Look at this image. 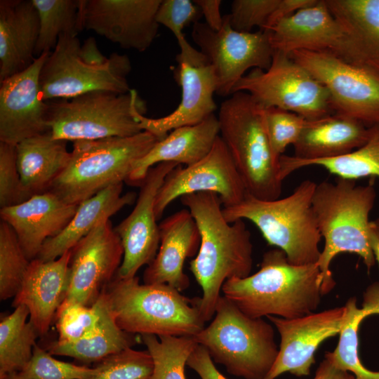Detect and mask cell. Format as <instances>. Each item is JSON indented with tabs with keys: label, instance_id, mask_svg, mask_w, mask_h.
<instances>
[{
	"label": "cell",
	"instance_id": "6da1fadb",
	"mask_svg": "<svg viewBox=\"0 0 379 379\" xmlns=\"http://www.w3.org/2000/svg\"><path fill=\"white\" fill-rule=\"evenodd\" d=\"M198 227L201 243L190 269L203 294L199 307L205 322L212 319L223 284L244 278L253 267V244L244 220L229 222L223 205L212 192H197L180 197Z\"/></svg>",
	"mask_w": 379,
	"mask_h": 379
},
{
	"label": "cell",
	"instance_id": "7a4b0ae2",
	"mask_svg": "<svg viewBox=\"0 0 379 379\" xmlns=\"http://www.w3.org/2000/svg\"><path fill=\"white\" fill-rule=\"evenodd\" d=\"M322 283L317 262L293 265L276 248L263 254L258 272L227 280L221 291L250 317L294 319L315 312L323 295Z\"/></svg>",
	"mask_w": 379,
	"mask_h": 379
},
{
	"label": "cell",
	"instance_id": "3957f363",
	"mask_svg": "<svg viewBox=\"0 0 379 379\" xmlns=\"http://www.w3.org/2000/svg\"><path fill=\"white\" fill-rule=\"evenodd\" d=\"M376 192L372 183L357 185L355 180L337 178L317 184L312 206L324 245L317 264L323 276V295L335 285L331 270L341 253L359 255L368 271L375 263L370 241L369 215Z\"/></svg>",
	"mask_w": 379,
	"mask_h": 379
},
{
	"label": "cell",
	"instance_id": "277c9868",
	"mask_svg": "<svg viewBox=\"0 0 379 379\" xmlns=\"http://www.w3.org/2000/svg\"><path fill=\"white\" fill-rule=\"evenodd\" d=\"M105 291L116 323L128 333L195 336L205 327L199 298H188L167 284L116 275Z\"/></svg>",
	"mask_w": 379,
	"mask_h": 379
},
{
	"label": "cell",
	"instance_id": "5b68a950",
	"mask_svg": "<svg viewBox=\"0 0 379 379\" xmlns=\"http://www.w3.org/2000/svg\"><path fill=\"white\" fill-rule=\"evenodd\" d=\"M316 185L305 180L290 195L274 200L246 193L239 204L223 207L222 213L229 222L240 219L253 222L267 244L283 251L291 263L314 264L320 257L322 239L312 206Z\"/></svg>",
	"mask_w": 379,
	"mask_h": 379
},
{
	"label": "cell",
	"instance_id": "8992f818",
	"mask_svg": "<svg viewBox=\"0 0 379 379\" xmlns=\"http://www.w3.org/2000/svg\"><path fill=\"white\" fill-rule=\"evenodd\" d=\"M220 136L226 145L246 192L262 200L279 198V159L266 133L263 107L246 92L223 101L218 116Z\"/></svg>",
	"mask_w": 379,
	"mask_h": 379
},
{
	"label": "cell",
	"instance_id": "52a82bcc",
	"mask_svg": "<svg viewBox=\"0 0 379 379\" xmlns=\"http://www.w3.org/2000/svg\"><path fill=\"white\" fill-rule=\"evenodd\" d=\"M132 65L128 55L102 54L94 38L82 44L77 36L62 34L40 74L44 101L69 99L95 91L126 93Z\"/></svg>",
	"mask_w": 379,
	"mask_h": 379
},
{
	"label": "cell",
	"instance_id": "ba28073f",
	"mask_svg": "<svg viewBox=\"0 0 379 379\" xmlns=\"http://www.w3.org/2000/svg\"><path fill=\"white\" fill-rule=\"evenodd\" d=\"M158 141L147 131L75 141L67 166L48 191L67 204L79 205L113 185L126 182L135 162Z\"/></svg>",
	"mask_w": 379,
	"mask_h": 379
},
{
	"label": "cell",
	"instance_id": "9c48e42d",
	"mask_svg": "<svg viewBox=\"0 0 379 379\" xmlns=\"http://www.w3.org/2000/svg\"><path fill=\"white\" fill-rule=\"evenodd\" d=\"M194 338L214 362L244 379H265L279 352L273 326L246 315L223 295L210 324Z\"/></svg>",
	"mask_w": 379,
	"mask_h": 379
},
{
	"label": "cell",
	"instance_id": "30bf717a",
	"mask_svg": "<svg viewBox=\"0 0 379 379\" xmlns=\"http://www.w3.org/2000/svg\"><path fill=\"white\" fill-rule=\"evenodd\" d=\"M47 102V126L55 139L94 140L142 132L138 116L145 102L131 89L126 93L95 91Z\"/></svg>",
	"mask_w": 379,
	"mask_h": 379
},
{
	"label": "cell",
	"instance_id": "8fae6325",
	"mask_svg": "<svg viewBox=\"0 0 379 379\" xmlns=\"http://www.w3.org/2000/svg\"><path fill=\"white\" fill-rule=\"evenodd\" d=\"M264 108L277 107L315 120L334 114L327 88L288 54L274 52L267 69L255 68L234 86Z\"/></svg>",
	"mask_w": 379,
	"mask_h": 379
},
{
	"label": "cell",
	"instance_id": "7c38bea8",
	"mask_svg": "<svg viewBox=\"0 0 379 379\" xmlns=\"http://www.w3.org/2000/svg\"><path fill=\"white\" fill-rule=\"evenodd\" d=\"M289 56L327 88L335 113L367 128L379 124V75L327 52L298 50Z\"/></svg>",
	"mask_w": 379,
	"mask_h": 379
},
{
	"label": "cell",
	"instance_id": "4fadbf2b",
	"mask_svg": "<svg viewBox=\"0 0 379 379\" xmlns=\"http://www.w3.org/2000/svg\"><path fill=\"white\" fill-rule=\"evenodd\" d=\"M192 38L213 67L216 93L222 96L232 94L234 86L248 69H267L274 52L269 30L236 31L230 25L228 14L223 16L222 27L218 31L205 22H196Z\"/></svg>",
	"mask_w": 379,
	"mask_h": 379
},
{
	"label": "cell",
	"instance_id": "5bb4252c",
	"mask_svg": "<svg viewBox=\"0 0 379 379\" xmlns=\"http://www.w3.org/2000/svg\"><path fill=\"white\" fill-rule=\"evenodd\" d=\"M197 192L219 196L223 207L241 202L247 192L231 154L220 135L211 151L197 162L179 165L165 178L155 201L157 219L177 198Z\"/></svg>",
	"mask_w": 379,
	"mask_h": 379
},
{
	"label": "cell",
	"instance_id": "9a60e30c",
	"mask_svg": "<svg viewBox=\"0 0 379 379\" xmlns=\"http://www.w3.org/2000/svg\"><path fill=\"white\" fill-rule=\"evenodd\" d=\"M65 300L90 306L117 274L124 249L109 219L101 221L71 250Z\"/></svg>",
	"mask_w": 379,
	"mask_h": 379
},
{
	"label": "cell",
	"instance_id": "2e32d148",
	"mask_svg": "<svg viewBox=\"0 0 379 379\" xmlns=\"http://www.w3.org/2000/svg\"><path fill=\"white\" fill-rule=\"evenodd\" d=\"M162 0H80L82 28L124 49L143 52L157 36Z\"/></svg>",
	"mask_w": 379,
	"mask_h": 379
},
{
	"label": "cell",
	"instance_id": "e0dca14e",
	"mask_svg": "<svg viewBox=\"0 0 379 379\" xmlns=\"http://www.w3.org/2000/svg\"><path fill=\"white\" fill-rule=\"evenodd\" d=\"M269 31L274 51L288 55L298 50L327 52L361 67L357 48L325 0L298 11Z\"/></svg>",
	"mask_w": 379,
	"mask_h": 379
},
{
	"label": "cell",
	"instance_id": "ac0fdd59",
	"mask_svg": "<svg viewBox=\"0 0 379 379\" xmlns=\"http://www.w3.org/2000/svg\"><path fill=\"white\" fill-rule=\"evenodd\" d=\"M179 165L162 162L152 167L140 186L133 211L114 227L124 249L123 260L117 274L118 277H135L140 268L148 265L156 256L160 241L155 213L156 197L166 176Z\"/></svg>",
	"mask_w": 379,
	"mask_h": 379
},
{
	"label": "cell",
	"instance_id": "d6986e66",
	"mask_svg": "<svg viewBox=\"0 0 379 379\" xmlns=\"http://www.w3.org/2000/svg\"><path fill=\"white\" fill-rule=\"evenodd\" d=\"M345 307H335L294 319L266 317L280 335L277 359L265 379H276L284 373L309 375L315 352L326 339L339 334Z\"/></svg>",
	"mask_w": 379,
	"mask_h": 379
},
{
	"label": "cell",
	"instance_id": "ffe728a7",
	"mask_svg": "<svg viewBox=\"0 0 379 379\" xmlns=\"http://www.w3.org/2000/svg\"><path fill=\"white\" fill-rule=\"evenodd\" d=\"M49 53L36 58L27 69L0 83V142L16 145L48 132L47 102L42 98L40 74Z\"/></svg>",
	"mask_w": 379,
	"mask_h": 379
},
{
	"label": "cell",
	"instance_id": "44dd1931",
	"mask_svg": "<svg viewBox=\"0 0 379 379\" xmlns=\"http://www.w3.org/2000/svg\"><path fill=\"white\" fill-rule=\"evenodd\" d=\"M173 69L175 81L181 88V100L171 114L160 118L138 116L142 131L154 135L159 140L179 127L199 124L216 109L213 94L217 81L213 67L209 63L195 65L176 60Z\"/></svg>",
	"mask_w": 379,
	"mask_h": 379
},
{
	"label": "cell",
	"instance_id": "7402d4cb",
	"mask_svg": "<svg viewBox=\"0 0 379 379\" xmlns=\"http://www.w3.org/2000/svg\"><path fill=\"white\" fill-rule=\"evenodd\" d=\"M77 207L48 191L1 208L0 216L14 230L26 257L32 261L38 257L44 244L67 225Z\"/></svg>",
	"mask_w": 379,
	"mask_h": 379
},
{
	"label": "cell",
	"instance_id": "603a6c76",
	"mask_svg": "<svg viewBox=\"0 0 379 379\" xmlns=\"http://www.w3.org/2000/svg\"><path fill=\"white\" fill-rule=\"evenodd\" d=\"M159 227V249L144 272V284H167L182 292L190 286L185 261L197 255L200 246L198 227L187 208L165 218Z\"/></svg>",
	"mask_w": 379,
	"mask_h": 379
},
{
	"label": "cell",
	"instance_id": "cb8c5ba5",
	"mask_svg": "<svg viewBox=\"0 0 379 379\" xmlns=\"http://www.w3.org/2000/svg\"><path fill=\"white\" fill-rule=\"evenodd\" d=\"M71 250L58 258L30 261L13 306H25L29 320L39 335L47 333L56 313L66 298L69 285Z\"/></svg>",
	"mask_w": 379,
	"mask_h": 379
},
{
	"label": "cell",
	"instance_id": "d4e9b609",
	"mask_svg": "<svg viewBox=\"0 0 379 379\" xmlns=\"http://www.w3.org/2000/svg\"><path fill=\"white\" fill-rule=\"evenodd\" d=\"M39 34L32 0L0 1V83L32 65Z\"/></svg>",
	"mask_w": 379,
	"mask_h": 379
},
{
	"label": "cell",
	"instance_id": "484cf974",
	"mask_svg": "<svg viewBox=\"0 0 379 379\" xmlns=\"http://www.w3.org/2000/svg\"><path fill=\"white\" fill-rule=\"evenodd\" d=\"M219 135V122L215 114L195 125L173 129L135 162L126 182L140 186L148 171L159 163L189 166L197 162L211 151Z\"/></svg>",
	"mask_w": 379,
	"mask_h": 379
},
{
	"label": "cell",
	"instance_id": "4316f807",
	"mask_svg": "<svg viewBox=\"0 0 379 379\" xmlns=\"http://www.w3.org/2000/svg\"><path fill=\"white\" fill-rule=\"evenodd\" d=\"M368 134L362 123L337 113L309 120L293 156L305 161L343 156L362 146Z\"/></svg>",
	"mask_w": 379,
	"mask_h": 379
},
{
	"label": "cell",
	"instance_id": "83f0119b",
	"mask_svg": "<svg viewBox=\"0 0 379 379\" xmlns=\"http://www.w3.org/2000/svg\"><path fill=\"white\" fill-rule=\"evenodd\" d=\"M123 183L113 185L78 205L77 211L63 230L43 245L36 258L53 260L73 247L88 235L101 221L133 204L135 192L122 194Z\"/></svg>",
	"mask_w": 379,
	"mask_h": 379
},
{
	"label": "cell",
	"instance_id": "f1b7e54d",
	"mask_svg": "<svg viewBox=\"0 0 379 379\" xmlns=\"http://www.w3.org/2000/svg\"><path fill=\"white\" fill-rule=\"evenodd\" d=\"M15 147L21 180L31 196L47 192L71 156L67 141L53 138L49 131L25 139Z\"/></svg>",
	"mask_w": 379,
	"mask_h": 379
},
{
	"label": "cell",
	"instance_id": "f546056e",
	"mask_svg": "<svg viewBox=\"0 0 379 379\" xmlns=\"http://www.w3.org/2000/svg\"><path fill=\"white\" fill-rule=\"evenodd\" d=\"M359 53L361 67L379 75V0H325Z\"/></svg>",
	"mask_w": 379,
	"mask_h": 379
},
{
	"label": "cell",
	"instance_id": "4dcf8cb0",
	"mask_svg": "<svg viewBox=\"0 0 379 379\" xmlns=\"http://www.w3.org/2000/svg\"><path fill=\"white\" fill-rule=\"evenodd\" d=\"M344 307L338 343L333 352H327L325 355L335 366L352 373L356 379H379V371L366 368L358 352L361 322L369 315L379 314V283H374L367 288L362 307H357L355 297L350 298Z\"/></svg>",
	"mask_w": 379,
	"mask_h": 379
},
{
	"label": "cell",
	"instance_id": "1f68e13d",
	"mask_svg": "<svg viewBox=\"0 0 379 379\" xmlns=\"http://www.w3.org/2000/svg\"><path fill=\"white\" fill-rule=\"evenodd\" d=\"M310 166H321L338 178L345 179L379 178V124L369 128L368 139L362 146L343 156L305 161L281 155L279 177L283 181L295 171Z\"/></svg>",
	"mask_w": 379,
	"mask_h": 379
},
{
	"label": "cell",
	"instance_id": "d6a6232c",
	"mask_svg": "<svg viewBox=\"0 0 379 379\" xmlns=\"http://www.w3.org/2000/svg\"><path fill=\"white\" fill-rule=\"evenodd\" d=\"M131 335L116 323L105 291L100 321L96 331L90 336L75 342L60 343L55 341L47 350L52 355L70 357L84 363H98L112 354L131 347L135 341Z\"/></svg>",
	"mask_w": 379,
	"mask_h": 379
},
{
	"label": "cell",
	"instance_id": "836d02e7",
	"mask_svg": "<svg viewBox=\"0 0 379 379\" xmlns=\"http://www.w3.org/2000/svg\"><path fill=\"white\" fill-rule=\"evenodd\" d=\"M28 317V309L18 305L1 318L0 379H9L20 372L32 357L39 334Z\"/></svg>",
	"mask_w": 379,
	"mask_h": 379
},
{
	"label": "cell",
	"instance_id": "e575fe53",
	"mask_svg": "<svg viewBox=\"0 0 379 379\" xmlns=\"http://www.w3.org/2000/svg\"><path fill=\"white\" fill-rule=\"evenodd\" d=\"M39 18L35 56L51 53L62 34L77 36L83 30L80 0H32Z\"/></svg>",
	"mask_w": 379,
	"mask_h": 379
},
{
	"label": "cell",
	"instance_id": "d590c367",
	"mask_svg": "<svg viewBox=\"0 0 379 379\" xmlns=\"http://www.w3.org/2000/svg\"><path fill=\"white\" fill-rule=\"evenodd\" d=\"M153 361L152 379H185V367L199 345L194 336L141 335Z\"/></svg>",
	"mask_w": 379,
	"mask_h": 379
},
{
	"label": "cell",
	"instance_id": "8d00e7d4",
	"mask_svg": "<svg viewBox=\"0 0 379 379\" xmlns=\"http://www.w3.org/2000/svg\"><path fill=\"white\" fill-rule=\"evenodd\" d=\"M202 16L200 8L190 0H162L157 13V21L168 28L175 36L180 52L175 60L199 65L208 62L201 51L187 41L182 32L190 24L199 22Z\"/></svg>",
	"mask_w": 379,
	"mask_h": 379
},
{
	"label": "cell",
	"instance_id": "74e56055",
	"mask_svg": "<svg viewBox=\"0 0 379 379\" xmlns=\"http://www.w3.org/2000/svg\"><path fill=\"white\" fill-rule=\"evenodd\" d=\"M104 300V289L90 306L65 300L55 315L58 332L56 341L60 343L75 342L93 333L100 324Z\"/></svg>",
	"mask_w": 379,
	"mask_h": 379
},
{
	"label": "cell",
	"instance_id": "f35d334b",
	"mask_svg": "<svg viewBox=\"0 0 379 379\" xmlns=\"http://www.w3.org/2000/svg\"><path fill=\"white\" fill-rule=\"evenodd\" d=\"M30 261L26 257L12 227L0 222V298L15 297L18 293Z\"/></svg>",
	"mask_w": 379,
	"mask_h": 379
},
{
	"label": "cell",
	"instance_id": "ab89813d",
	"mask_svg": "<svg viewBox=\"0 0 379 379\" xmlns=\"http://www.w3.org/2000/svg\"><path fill=\"white\" fill-rule=\"evenodd\" d=\"M153 366L147 350L128 347L98 362L88 379H152Z\"/></svg>",
	"mask_w": 379,
	"mask_h": 379
},
{
	"label": "cell",
	"instance_id": "60d3db41",
	"mask_svg": "<svg viewBox=\"0 0 379 379\" xmlns=\"http://www.w3.org/2000/svg\"><path fill=\"white\" fill-rule=\"evenodd\" d=\"M94 373V367L58 360L36 344L31 359L16 375L20 379H88Z\"/></svg>",
	"mask_w": 379,
	"mask_h": 379
},
{
	"label": "cell",
	"instance_id": "b9f144b4",
	"mask_svg": "<svg viewBox=\"0 0 379 379\" xmlns=\"http://www.w3.org/2000/svg\"><path fill=\"white\" fill-rule=\"evenodd\" d=\"M266 133L274 155L280 158L289 145H294L309 120L303 117L277 107H263Z\"/></svg>",
	"mask_w": 379,
	"mask_h": 379
},
{
	"label": "cell",
	"instance_id": "7bdbcfd3",
	"mask_svg": "<svg viewBox=\"0 0 379 379\" xmlns=\"http://www.w3.org/2000/svg\"><path fill=\"white\" fill-rule=\"evenodd\" d=\"M31 196L25 189L17 165L15 145L0 142V207L21 204Z\"/></svg>",
	"mask_w": 379,
	"mask_h": 379
},
{
	"label": "cell",
	"instance_id": "ee69618b",
	"mask_svg": "<svg viewBox=\"0 0 379 379\" xmlns=\"http://www.w3.org/2000/svg\"><path fill=\"white\" fill-rule=\"evenodd\" d=\"M280 0H234L229 15L231 27L249 32L254 27L264 29Z\"/></svg>",
	"mask_w": 379,
	"mask_h": 379
},
{
	"label": "cell",
	"instance_id": "f6af8a7d",
	"mask_svg": "<svg viewBox=\"0 0 379 379\" xmlns=\"http://www.w3.org/2000/svg\"><path fill=\"white\" fill-rule=\"evenodd\" d=\"M187 365L201 379H227L217 369L207 350L200 345L190 354Z\"/></svg>",
	"mask_w": 379,
	"mask_h": 379
},
{
	"label": "cell",
	"instance_id": "bcb514c9",
	"mask_svg": "<svg viewBox=\"0 0 379 379\" xmlns=\"http://www.w3.org/2000/svg\"><path fill=\"white\" fill-rule=\"evenodd\" d=\"M318 0H280L263 30H269L279 21L298 11L315 4Z\"/></svg>",
	"mask_w": 379,
	"mask_h": 379
},
{
	"label": "cell",
	"instance_id": "7dc6e473",
	"mask_svg": "<svg viewBox=\"0 0 379 379\" xmlns=\"http://www.w3.org/2000/svg\"><path fill=\"white\" fill-rule=\"evenodd\" d=\"M193 2L200 8L204 17L206 24L212 29L218 31L223 25V16L221 15L220 0H194Z\"/></svg>",
	"mask_w": 379,
	"mask_h": 379
},
{
	"label": "cell",
	"instance_id": "c3c4849f",
	"mask_svg": "<svg viewBox=\"0 0 379 379\" xmlns=\"http://www.w3.org/2000/svg\"><path fill=\"white\" fill-rule=\"evenodd\" d=\"M312 379H356V378L352 373L338 368L328 357L324 355V359L317 368Z\"/></svg>",
	"mask_w": 379,
	"mask_h": 379
},
{
	"label": "cell",
	"instance_id": "681fc988",
	"mask_svg": "<svg viewBox=\"0 0 379 379\" xmlns=\"http://www.w3.org/2000/svg\"><path fill=\"white\" fill-rule=\"evenodd\" d=\"M370 231V241L372 251L375 257V262H378L379 266V232L371 228Z\"/></svg>",
	"mask_w": 379,
	"mask_h": 379
},
{
	"label": "cell",
	"instance_id": "f907efd6",
	"mask_svg": "<svg viewBox=\"0 0 379 379\" xmlns=\"http://www.w3.org/2000/svg\"><path fill=\"white\" fill-rule=\"evenodd\" d=\"M370 227L379 232V218L370 222Z\"/></svg>",
	"mask_w": 379,
	"mask_h": 379
},
{
	"label": "cell",
	"instance_id": "816d5d0a",
	"mask_svg": "<svg viewBox=\"0 0 379 379\" xmlns=\"http://www.w3.org/2000/svg\"><path fill=\"white\" fill-rule=\"evenodd\" d=\"M9 379H20V378H19L17 376L16 373H15V374L12 375Z\"/></svg>",
	"mask_w": 379,
	"mask_h": 379
}]
</instances>
